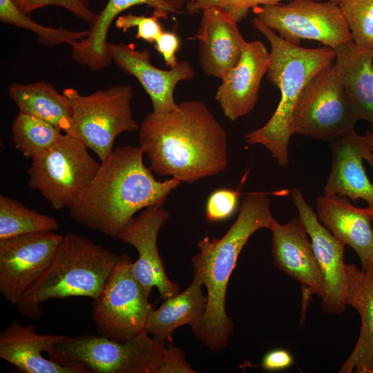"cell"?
<instances>
[{
    "instance_id": "cell-9",
    "label": "cell",
    "mask_w": 373,
    "mask_h": 373,
    "mask_svg": "<svg viewBox=\"0 0 373 373\" xmlns=\"http://www.w3.org/2000/svg\"><path fill=\"white\" fill-rule=\"evenodd\" d=\"M132 261L122 254L98 297L93 300L92 317L99 334L125 341L146 331L154 306L132 272Z\"/></svg>"
},
{
    "instance_id": "cell-2",
    "label": "cell",
    "mask_w": 373,
    "mask_h": 373,
    "mask_svg": "<svg viewBox=\"0 0 373 373\" xmlns=\"http://www.w3.org/2000/svg\"><path fill=\"white\" fill-rule=\"evenodd\" d=\"M144 154L140 146L114 149L101 162L77 204L69 209L70 217L85 227L116 238L137 211L164 204L181 182L175 178L157 180L144 165Z\"/></svg>"
},
{
    "instance_id": "cell-5",
    "label": "cell",
    "mask_w": 373,
    "mask_h": 373,
    "mask_svg": "<svg viewBox=\"0 0 373 373\" xmlns=\"http://www.w3.org/2000/svg\"><path fill=\"white\" fill-rule=\"evenodd\" d=\"M121 254L75 233L63 236L43 274L15 305L23 316L39 319L40 305L71 296H99Z\"/></svg>"
},
{
    "instance_id": "cell-23",
    "label": "cell",
    "mask_w": 373,
    "mask_h": 373,
    "mask_svg": "<svg viewBox=\"0 0 373 373\" xmlns=\"http://www.w3.org/2000/svg\"><path fill=\"white\" fill-rule=\"evenodd\" d=\"M334 50V64L353 113L358 121L365 120L373 128V50L353 41Z\"/></svg>"
},
{
    "instance_id": "cell-28",
    "label": "cell",
    "mask_w": 373,
    "mask_h": 373,
    "mask_svg": "<svg viewBox=\"0 0 373 373\" xmlns=\"http://www.w3.org/2000/svg\"><path fill=\"white\" fill-rule=\"evenodd\" d=\"M57 220L23 206L21 202L0 195V240L33 232L55 231Z\"/></svg>"
},
{
    "instance_id": "cell-18",
    "label": "cell",
    "mask_w": 373,
    "mask_h": 373,
    "mask_svg": "<svg viewBox=\"0 0 373 373\" xmlns=\"http://www.w3.org/2000/svg\"><path fill=\"white\" fill-rule=\"evenodd\" d=\"M269 59L261 41H247L238 64L222 77L215 98L229 119L235 121L254 109Z\"/></svg>"
},
{
    "instance_id": "cell-26",
    "label": "cell",
    "mask_w": 373,
    "mask_h": 373,
    "mask_svg": "<svg viewBox=\"0 0 373 373\" xmlns=\"http://www.w3.org/2000/svg\"><path fill=\"white\" fill-rule=\"evenodd\" d=\"M8 90L19 113L38 117L64 133H69L73 115L72 104L52 84L46 81L31 84L13 82Z\"/></svg>"
},
{
    "instance_id": "cell-14",
    "label": "cell",
    "mask_w": 373,
    "mask_h": 373,
    "mask_svg": "<svg viewBox=\"0 0 373 373\" xmlns=\"http://www.w3.org/2000/svg\"><path fill=\"white\" fill-rule=\"evenodd\" d=\"M292 201L298 211V218L310 238L312 249L321 269L323 288L321 297L322 308L327 313L340 314L346 308V264L345 246L318 218L306 202L300 189L291 192Z\"/></svg>"
},
{
    "instance_id": "cell-19",
    "label": "cell",
    "mask_w": 373,
    "mask_h": 373,
    "mask_svg": "<svg viewBox=\"0 0 373 373\" xmlns=\"http://www.w3.org/2000/svg\"><path fill=\"white\" fill-rule=\"evenodd\" d=\"M271 231L275 267L301 284L304 304L309 302L312 294L321 298L323 288L322 273L310 238L300 218L284 224L278 222Z\"/></svg>"
},
{
    "instance_id": "cell-21",
    "label": "cell",
    "mask_w": 373,
    "mask_h": 373,
    "mask_svg": "<svg viewBox=\"0 0 373 373\" xmlns=\"http://www.w3.org/2000/svg\"><path fill=\"white\" fill-rule=\"evenodd\" d=\"M316 209L321 223L354 250L362 269L373 262V213L370 209L356 207L345 197L324 195L317 197Z\"/></svg>"
},
{
    "instance_id": "cell-24",
    "label": "cell",
    "mask_w": 373,
    "mask_h": 373,
    "mask_svg": "<svg viewBox=\"0 0 373 373\" xmlns=\"http://www.w3.org/2000/svg\"><path fill=\"white\" fill-rule=\"evenodd\" d=\"M137 5L153 8V12L159 14L162 19H166L170 14L179 13L163 0H108L90 25L88 35L71 46L72 58L93 71L108 67L113 62L107 47L109 28L120 13Z\"/></svg>"
},
{
    "instance_id": "cell-33",
    "label": "cell",
    "mask_w": 373,
    "mask_h": 373,
    "mask_svg": "<svg viewBox=\"0 0 373 373\" xmlns=\"http://www.w3.org/2000/svg\"><path fill=\"white\" fill-rule=\"evenodd\" d=\"M160 19H162L160 15L155 12L151 17L132 14L123 15L117 17L115 20V27L122 30L123 32L136 27L137 32L135 37L153 44L164 31L159 21Z\"/></svg>"
},
{
    "instance_id": "cell-37",
    "label": "cell",
    "mask_w": 373,
    "mask_h": 373,
    "mask_svg": "<svg viewBox=\"0 0 373 373\" xmlns=\"http://www.w3.org/2000/svg\"><path fill=\"white\" fill-rule=\"evenodd\" d=\"M365 135L367 136L368 139V141L371 147V150L373 154V132L367 131Z\"/></svg>"
},
{
    "instance_id": "cell-4",
    "label": "cell",
    "mask_w": 373,
    "mask_h": 373,
    "mask_svg": "<svg viewBox=\"0 0 373 373\" xmlns=\"http://www.w3.org/2000/svg\"><path fill=\"white\" fill-rule=\"evenodd\" d=\"M254 27L269 41V65L267 78L280 92L279 104L271 118L262 127L247 133L245 142L265 146L279 165L289 164L288 146L293 135L292 119L306 86L319 72L333 64L334 50L325 46L307 48L291 44L267 28L257 17Z\"/></svg>"
},
{
    "instance_id": "cell-27",
    "label": "cell",
    "mask_w": 373,
    "mask_h": 373,
    "mask_svg": "<svg viewBox=\"0 0 373 373\" xmlns=\"http://www.w3.org/2000/svg\"><path fill=\"white\" fill-rule=\"evenodd\" d=\"M11 131L15 149L31 160L50 149L63 135L51 124L19 112L12 121Z\"/></svg>"
},
{
    "instance_id": "cell-10",
    "label": "cell",
    "mask_w": 373,
    "mask_h": 373,
    "mask_svg": "<svg viewBox=\"0 0 373 373\" xmlns=\"http://www.w3.org/2000/svg\"><path fill=\"white\" fill-rule=\"evenodd\" d=\"M252 12L267 28L295 45L311 39L334 49L352 41L346 20L332 0H289L258 6Z\"/></svg>"
},
{
    "instance_id": "cell-35",
    "label": "cell",
    "mask_w": 373,
    "mask_h": 373,
    "mask_svg": "<svg viewBox=\"0 0 373 373\" xmlns=\"http://www.w3.org/2000/svg\"><path fill=\"white\" fill-rule=\"evenodd\" d=\"M180 39L175 32L163 31L155 41V48L162 56L166 66L172 68L177 63L176 52Z\"/></svg>"
},
{
    "instance_id": "cell-1",
    "label": "cell",
    "mask_w": 373,
    "mask_h": 373,
    "mask_svg": "<svg viewBox=\"0 0 373 373\" xmlns=\"http://www.w3.org/2000/svg\"><path fill=\"white\" fill-rule=\"evenodd\" d=\"M139 142L153 172L187 184L228 166L227 133L200 100L184 101L166 113H149L140 126Z\"/></svg>"
},
{
    "instance_id": "cell-30",
    "label": "cell",
    "mask_w": 373,
    "mask_h": 373,
    "mask_svg": "<svg viewBox=\"0 0 373 373\" xmlns=\"http://www.w3.org/2000/svg\"><path fill=\"white\" fill-rule=\"evenodd\" d=\"M338 6L348 25L352 41L373 50V0H332Z\"/></svg>"
},
{
    "instance_id": "cell-29",
    "label": "cell",
    "mask_w": 373,
    "mask_h": 373,
    "mask_svg": "<svg viewBox=\"0 0 373 373\" xmlns=\"http://www.w3.org/2000/svg\"><path fill=\"white\" fill-rule=\"evenodd\" d=\"M0 21L34 32L39 42L48 47L63 44L72 46L85 39L89 34V30L73 31L40 25L31 19L27 14L20 11L12 0H0Z\"/></svg>"
},
{
    "instance_id": "cell-7",
    "label": "cell",
    "mask_w": 373,
    "mask_h": 373,
    "mask_svg": "<svg viewBox=\"0 0 373 373\" xmlns=\"http://www.w3.org/2000/svg\"><path fill=\"white\" fill-rule=\"evenodd\" d=\"M62 93L73 109L68 134L91 149L101 162L112 153L117 135L140 128L133 115V90L130 85L117 84L86 95L72 88Z\"/></svg>"
},
{
    "instance_id": "cell-32",
    "label": "cell",
    "mask_w": 373,
    "mask_h": 373,
    "mask_svg": "<svg viewBox=\"0 0 373 373\" xmlns=\"http://www.w3.org/2000/svg\"><path fill=\"white\" fill-rule=\"evenodd\" d=\"M18 9L25 14L46 6H57L67 10L79 19L90 25L97 14L89 7L88 0H12Z\"/></svg>"
},
{
    "instance_id": "cell-8",
    "label": "cell",
    "mask_w": 373,
    "mask_h": 373,
    "mask_svg": "<svg viewBox=\"0 0 373 373\" xmlns=\"http://www.w3.org/2000/svg\"><path fill=\"white\" fill-rule=\"evenodd\" d=\"M100 166L77 137L64 133L48 151L32 160L28 184L57 211L79 202Z\"/></svg>"
},
{
    "instance_id": "cell-31",
    "label": "cell",
    "mask_w": 373,
    "mask_h": 373,
    "mask_svg": "<svg viewBox=\"0 0 373 373\" xmlns=\"http://www.w3.org/2000/svg\"><path fill=\"white\" fill-rule=\"evenodd\" d=\"M287 1L289 0H187L185 6L189 15L201 13L209 8H218L227 13L238 23L256 6Z\"/></svg>"
},
{
    "instance_id": "cell-25",
    "label": "cell",
    "mask_w": 373,
    "mask_h": 373,
    "mask_svg": "<svg viewBox=\"0 0 373 373\" xmlns=\"http://www.w3.org/2000/svg\"><path fill=\"white\" fill-rule=\"evenodd\" d=\"M204 284L193 275L192 283L183 291L166 299L158 309L151 312L146 331L153 337L172 342L173 332L187 325L192 329L200 323L207 307V296L203 293Z\"/></svg>"
},
{
    "instance_id": "cell-17",
    "label": "cell",
    "mask_w": 373,
    "mask_h": 373,
    "mask_svg": "<svg viewBox=\"0 0 373 373\" xmlns=\"http://www.w3.org/2000/svg\"><path fill=\"white\" fill-rule=\"evenodd\" d=\"M329 142L332 165L324 195H338L354 201L362 199L373 213V184L363 163L365 160L373 168V154L367 136L354 130Z\"/></svg>"
},
{
    "instance_id": "cell-3",
    "label": "cell",
    "mask_w": 373,
    "mask_h": 373,
    "mask_svg": "<svg viewBox=\"0 0 373 373\" xmlns=\"http://www.w3.org/2000/svg\"><path fill=\"white\" fill-rule=\"evenodd\" d=\"M277 222L268 194L249 192L242 201L236 221L222 237L206 236L197 243L200 252L191 258L193 275L206 287L207 303L200 323L191 331L209 350H224L233 329L226 312V294L239 254L253 233L262 228L271 230Z\"/></svg>"
},
{
    "instance_id": "cell-20",
    "label": "cell",
    "mask_w": 373,
    "mask_h": 373,
    "mask_svg": "<svg viewBox=\"0 0 373 373\" xmlns=\"http://www.w3.org/2000/svg\"><path fill=\"white\" fill-rule=\"evenodd\" d=\"M195 39L199 41V60L204 73L222 79L239 61L247 41L238 23L222 10L209 8L202 12Z\"/></svg>"
},
{
    "instance_id": "cell-13",
    "label": "cell",
    "mask_w": 373,
    "mask_h": 373,
    "mask_svg": "<svg viewBox=\"0 0 373 373\" xmlns=\"http://www.w3.org/2000/svg\"><path fill=\"white\" fill-rule=\"evenodd\" d=\"M169 218V212L164 204L148 207L134 216L117 237L137 251L138 258L132 263L134 277L149 296L156 287L164 300L180 292L179 285L171 280L166 274L157 247L158 233Z\"/></svg>"
},
{
    "instance_id": "cell-34",
    "label": "cell",
    "mask_w": 373,
    "mask_h": 373,
    "mask_svg": "<svg viewBox=\"0 0 373 373\" xmlns=\"http://www.w3.org/2000/svg\"><path fill=\"white\" fill-rule=\"evenodd\" d=\"M240 193L229 189H219L209 196L205 208L207 219L213 222L226 220L236 212Z\"/></svg>"
},
{
    "instance_id": "cell-22",
    "label": "cell",
    "mask_w": 373,
    "mask_h": 373,
    "mask_svg": "<svg viewBox=\"0 0 373 373\" xmlns=\"http://www.w3.org/2000/svg\"><path fill=\"white\" fill-rule=\"evenodd\" d=\"M347 288L345 302L361 318L356 344L342 365V373H373V262L360 270L346 264Z\"/></svg>"
},
{
    "instance_id": "cell-12",
    "label": "cell",
    "mask_w": 373,
    "mask_h": 373,
    "mask_svg": "<svg viewBox=\"0 0 373 373\" xmlns=\"http://www.w3.org/2000/svg\"><path fill=\"white\" fill-rule=\"evenodd\" d=\"M53 231L0 240V293L16 305L50 263L63 238Z\"/></svg>"
},
{
    "instance_id": "cell-16",
    "label": "cell",
    "mask_w": 373,
    "mask_h": 373,
    "mask_svg": "<svg viewBox=\"0 0 373 373\" xmlns=\"http://www.w3.org/2000/svg\"><path fill=\"white\" fill-rule=\"evenodd\" d=\"M107 47L112 61L140 83L149 96L155 112L174 110L178 105L174 99L176 86L194 77V69L186 60L178 61L169 70H163L152 64L148 49L136 50L133 44L124 43L108 42Z\"/></svg>"
},
{
    "instance_id": "cell-6",
    "label": "cell",
    "mask_w": 373,
    "mask_h": 373,
    "mask_svg": "<svg viewBox=\"0 0 373 373\" xmlns=\"http://www.w3.org/2000/svg\"><path fill=\"white\" fill-rule=\"evenodd\" d=\"M64 360L91 373H195L184 352L144 332L125 341L101 334L67 336L55 346Z\"/></svg>"
},
{
    "instance_id": "cell-36",
    "label": "cell",
    "mask_w": 373,
    "mask_h": 373,
    "mask_svg": "<svg viewBox=\"0 0 373 373\" xmlns=\"http://www.w3.org/2000/svg\"><path fill=\"white\" fill-rule=\"evenodd\" d=\"M293 361L291 354L287 350L275 349L264 356L261 366L267 371H279L291 366Z\"/></svg>"
},
{
    "instance_id": "cell-11",
    "label": "cell",
    "mask_w": 373,
    "mask_h": 373,
    "mask_svg": "<svg viewBox=\"0 0 373 373\" xmlns=\"http://www.w3.org/2000/svg\"><path fill=\"white\" fill-rule=\"evenodd\" d=\"M357 122L334 63L305 88L294 112L292 132L331 142L355 130Z\"/></svg>"
},
{
    "instance_id": "cell-15",
    "label": "cell",
    "mask_w": 373,
    "mask_h": 373,
    "mask_svg": "<svg viewBox=\"0 0 373 373\" xmlns=\"http://www.w3.org/2000/svg\"><path fill=\"white\" fill-rule=\"evenodd\" d=\"M66 337L40 334L35 325H24L15 318L0 332V358L25 373H91L56 353L55 346Z\"/></svg>"
}]
</instances>
